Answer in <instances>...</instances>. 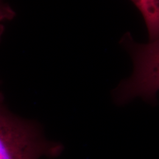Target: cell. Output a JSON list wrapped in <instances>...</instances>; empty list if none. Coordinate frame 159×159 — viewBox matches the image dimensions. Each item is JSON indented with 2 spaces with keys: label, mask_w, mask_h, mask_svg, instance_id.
Listing matches in <instances>:
<instances>
[{
  "label": "cell",
  "mask_w": 159,
  "mask_h": 159,
  "mask_svg": "<svg viewBox=\"0 0 159 159\" xmlns=\"http://www.w3.org/2000/svg\"><path fill=\"white\" fill-rule=\"evenodd\" d=\"M63 146L49 140L39 125L13 114L0 99V159L55 158Z\"/></svg>",
  "instance_id": "1"
},
{
  "label": "cell",
  "mask_w": 159,
  "mask_h": 159,
  "mask_svg": "<svg viewBox=\"0 0 159 159\" xmlns=\"http://www.w3.org/2000/svg\"><path fill=\"white\" fill-rule=\"evenodd\" d=\"M121 42L130 53L134 69L132 75L115 90L116 103L125 104L138 97L156 102L159 91V37L145 44L135 42L130 33H127Z\"/></svg>",
  "instance_id": "2"
},
{
  "label": "cell",
  "mask_w": 159,
  "mask_h": 159,
  "mask_svg": "<svg viewBox=\"0 0 159 159\" xmlns=\"http://www.w3.org/2000/svg\"><path fill=\"white\" fill-rule=\"evenodd\" d=\"M142 14L148 32L149 40L159 37V0H131Z\"/></svg>",
  "instance_id": "3"
},
{
  "label": "cell",
  "mask_w": 159,
  "mask_h": 159,
  "mask_svg": "<svg viewBox=\"0 0 159 159\" xmlns=\"http://www.w3.org/2000/svg\"><path fill=\"white\" fill-rule=\"evenodd\" d=\"M14 12L11 7L7 4L4 3L2 0H0V41L2 38L4 30H5V27L2 22L11 20L14 16Z\"/></svg>",
  "instance_id": "4"
},
{
  "label": "cell",
  "mask_w": 159,
  "mask_h": 159,
  "mask_svg": "<svg viewBox=\"0 0 159 159\" xmlns=\"http://www.w3.org/2000/svg\"><path fill=\"white\" fill-rule=\"evenodd\" d=\"M2 97H3V96H2V94H1V93H0V99H1V98H2Z\"/></svg>",
  "instance_id": "5"
}]
</instances>
